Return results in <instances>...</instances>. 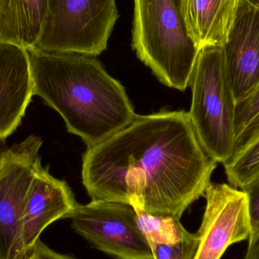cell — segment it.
Masks as SVG:
<instances>
[{
    "label": "cell",
    "instance_id": "30bf717a",
    "mask_svg": "<svg viewBox=\"0 0 259 259\" xmlns=\"http://www.w3.org/2000/svg\"><path fill=\"white\" fill-rule=\"evenodd\" d=\"M77 204L68 184L41 166L30 187L21 224L27 258L44 230L56 221L68 219Z\"/></svg>",
    "mask_w": 259,
    "mask_h": 259
},
{
    "label": "cell",
    "instance_id": "ffe728a7",
    "mask_svg": "<svg viewBox=\"0 0 259 259\" xmlns=\"http://www.w3.org/2000/svg\"><path fill=\"white\" fill-rule=\"evenodd\" d=\"M27 259H78L71 255L59 253L38 240L30 255Z\"/></svg>",
    "mask_w": 259,
    "mask_h": 259
},
{
    "label": "cell",
    "instance_id": "ba28073f",
    "mask_svg": "<svg viewBox=\"0 0 259 259\" xmlns=\"http://www.w3.org/2000/svg\"><path fill=\"white\" fill-rule=\"evenodd\" d=\"M203 196L206 205L194 259H221L231 245L252 236L247 195L228 184L210 183Z\"/></svg>",
    "mask_w": 259,
    "mask_h": 259
},
{
    "label": "cell",
    "instance_id": "8992f818",
    "mask_svg": "<svg viewBox=\"0 0 259 259\" xmlns=\"http://www.w3.org/2000/svg\"><path fill=\"white\" fill-rule=\"evenodd\" d=\"M42 141L31 135L5 152L0 163V259H27L21 224L29 192L42 166Z\"/></svg>",
    "mask_w": 259,
    "mask_h": 259
},
{
    "label": "cell",
    "instance_id": "9a60e30c",
    "mask_svg": "<svg viewBox=\"0 0 259 259\" xmlns=\"http://www.w3.org/2000/svg\"><path fill=\"white\" fill-rule=\"evenodd\" d=\"M232 187L243 190L259 178V137L224 164Z\"/></svg>",
    "mask_w": 259,
    "mask_h": 259
},
{
    "label": "cell",
    "instance_id": "4fadbf2b",
    "mask_svg": "<svg viewBox=\"0 0 259 259\" xmlns=\"http://www.w3.org/2000/svg\"><path fill=\"white\" fill-rule=\"evenodd\" d=\"M51 0H0V42L24 50L40 39Z\"/></svg>",
    "mask_w": 259,
    "mask_h": 259
},
{
    "label": "cell",
    "instance_id": "603a6c76",
    "mask_svg": "<svg viewBox=\"0 0 259 259\" xmlns=\"http://www.w3.org/2000/svg\"><path fill=\"white\" fill-rule=\"evenodd\" d=\"M249 1H250L254 6H256V7H258L259 9V0H249Z\"/></svg>",
    "mask_w": 259,
    "mask_h": 259
},
{
    "label": "cell",
    "instance_id": "7a4b0ae2",
    "mask_svg": "<svg viewBox=\"0 0 259 259\" xmlns=\"http://www.w3.org/2000/svg\"><path fill=\"white\" fill-rule=\"evenodd\" d=\"M33 94L62 116L90 146L131 124L137 114L125 88L95 57L27 50Z\"/></svg>",
    "mask_w": 259,
    "mask_h": 259
},
{
    "label": "cell",
    "instance_id": "7c38bea8",
    "mask_svg": "<svg viewBox=\"0 0 259 259\" xmlns=\"http://www.w3.org/2000/svg\"><path fill=\"white\" fill-rule=\"evenodd\" d=\"M242 0H180L187 33L198 50L223 47Z\"/></svg>",
    "mask_w": 259,
    "mask_h": 259
},
{
    "label": "cell",
    "instance_id": "6da1fadb",
    "mask_svg": "<svg viewBox=\"0 0 259 259\" xmlns=\"http://www.w3.org/2000/svg\"><path fill=\"white\" fill-rule=\"evenodd\" d=\"M218 163L184 111L137 115L83 155L82 181L94 201L181 219L205 194Z\"/></svg>",
    "mask_w": 259,
    "mask_h": 259
},
{
    "label": "cell",
    "instance_id": "ac0fdd59",
    "mask_svg": "<svg viewBox=\"0 0 259 259\" xmlns=\"http://www.w3.org/2000/svg\"><path fill=\"white\" fill-rule=\"evenodd\" d=\"M242 190L247 195L252 237L259 233V178Z\"/></svg>",
    "mask_w": 259,
    "mask_h": 259
},
{
    "label": "cell",
    "instance_id": "277c9868",
    "mask_svg": "<svg viewBox=\"0 0 259 259\" xmlns=\"http://www.w3.org/2000/svg\"><path fill=\"white\" fill-rule=\"evenodd\" d=\"M192 104L189 117L208 156L225 164L234 152L236 108L223 47L199 50L190 76Z\"/></svg>",
    "mask_w": 259,
    "mask_h": 259
},
{
    "label": "cell",
    "instance_id": "2e32d148",
    "mask_svg": "<svg viewBox=\"0 0 259 259\" xmlns=\"http://www.w3.org/2000/svg\"><path fill=\"white\" fill-rule=\"evenodd\" d=\"M199 237L197 233L174 245L150 243L155 259H194Z\"/></svg>",
    "mask_w": 259,
    "mask_h": 259
},
{
    "label": "cell",
    "instance_id": "9c48e42d",
    "mask_svg": "<svg viewBox=\"0 0 259 259\" xmlns=\"http://www.w3.org/2000/svg\"><path fill=\"white\" fill-rule=\"evenodd\" d=\"M223 50L239 103L259 86V9L249 0H242Z\"/></svg>",
    "mask_w": 259,
    "mask_h": 259
},
{
    "label": "cell",
    "instance_id": "5b68a950",
    "mask_svg": "<svg viewBox=\"0 0 259 259\" xmlns=\"http://www.w3.org/2000/svg\"><path fill=\"white\" fill-rule=\"evenodd\" d=\"M118 17L115 0H51L35 48L97 57L107 49Z\"/></svg>",
    "mask_w": 259,
    "mask_h": 259
},
{
    "label": "cell",
    "instance_id": "d6986e66",
    "mask_svg": "<svg viewBox=\"0 0 259 259\" xmlns=\"http://www.w3.org/2000/svg\"><path fill=\"white\" fill-rule=\"evenodd\" d=\"M259 137V114L243 129L236 138L235 146L231 158L237 156L248 145Z\"/></svg>",
    "mask_w": 259,
    "mask_h": 259
},
{
    "label": "cell",
    "instance_id": "8fae6325",
    "mask_svg": "<svg viewBox=\"0 0 259 259\" xmlns=\"http://www.w3.org/2000/svg\"><path fill=\"white\" fill-rule=\"evenodd\" d=\"M33 96L27 50L0 42V139L16 131Z\"/></svg>",
    "mask_w": 259,
    "mask_h": 259
},
{
    "label": "cell",
    "instance_id": "e0dca14e",
    "mask_svg": "<svg viewBox=\"0 0 259 259\" xmlns=\"http://www.w3.org/2000/svg\"><path fill=\"white\" fill-rule=\"evenodd\" d=\"M259 114V86L250 96L237 103L236 138Z\"/></svg>",
    "mask_w": 259,
    "mask_h": 259
},
{
    "label": "cell",
    "instance_id": "7402d4cb",
    "mask_svg": "<svg viewBox=\"0 0 259 259\" xmlns=\"http://www.w3.org/2000/svg\"><path fill=\"white\" fill-rule=\"evenodd\" d=\"M6 139H0V163H1L5 152L9 149L6 146Z\"/></svg>",
    "mask_w": 259,
    "mask_h": 259
},
{
    "label": "cell",
    "instance_id": "3957f363",
    "mask_svg": "<svg viewBox=\"0 0 259 259\" xmlns=\"http://www.w3.org/2000/svg\"><path fill=\"white\" fill-rule=\"evenodd\" d=\"M132 47L165 86L185 91L199 50L187 33L180 0H134Z\"/></svg>",
    "mask_w": 259,
    "mask_h": 259
},
{
    "label": "cell",
    "instance_id": "52a82bcc",
    "mask_svg": "<svg viewBox=\"0 0 259 259\" xmlns=\"http://www.w3.org/2000/svg\"><path fill=\"white\" fill-rule=\"evenodd\" d=\"M68 219L77 234L114 259H155L132 205L92 200L77 204Z\"/></svg>",
    "mask_w": 259,
    "mask_h": 259
},
{
    "label": "cell",
    "instance_id": "44dd1931",
    "mask_svg": "<svg viewBox=\"0 0 259 259\" xmlns=\"http://www.w3.org/2000/svg\"><path fill=\"white\" fill-rule=\"evenodd\" d=\"M244 259H259V233L249 239Z\"/></svg>",
    "mask_w": 259,
    "mask_h": 259
},
{
    "label": "cell",
    "instance_id": "5bb4252c",
    "mask_svg": "<svg viewBox=\"0 0 259 259\" xmlns=\"http://www.w3.org/2000/svg\"><path fill=\"white\" fill-rule=\"evenodd\" d=\"M134 208L137 225L149 244H176L191 235L192 233L187 231L177 218L149 214L138 207Z\"/></svg>",
    "mask_w": 259,
    "mask_h": 259
}]
</instances>
